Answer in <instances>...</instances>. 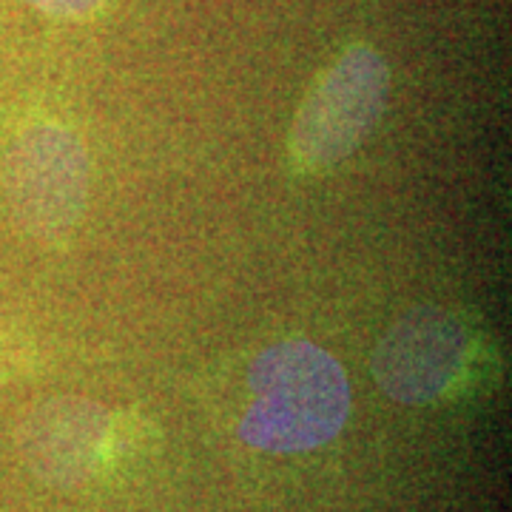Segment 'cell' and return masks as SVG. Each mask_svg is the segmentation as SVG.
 Here are the masks:
<instances>
[{
  "label": "cell",
  "mask_w": 512,
  "mask_h": 512,
  "mask_svg": "<svg viewBox=\"0 0 512 512\" xmlns=\"http://www.w3.org/2000/svg\"><path fill=\"white\" fill-rule=\"evenodd\" d=\"M9 359H23V345H18V342H6V339L0 336V370H3V365H6Z\"/></svg>",
  "instance_id": "52a82bcc"
},
{
  "label": "cell",
  "mask_w": 512,
  "mask_h": 512,
  "mask_svg": "<svg viewBox=\"0 0 512 512\" xmlns=\"http://www.w3.org/2000/svg\"><path fill=\"white\" fill-rule=\"evenodd\" d=\"M481 336L453 308L421 305L402 313L373 353V379L399 404H433L478 373Z\"/></svg>",
  "instance_id": "277c9868"
},
{
  "label": "cell",
  "mask_w": 512,
  "mask_h": 512,
  "mask_svg": "<svg viewBox=\"0 0 512 512\" xmlns=\"http://www.w3.org/2000/svg\"><path fill=\"white\" fill-rule=\"evenodd\" d=\"M348 413L350 384L342 365L313 342L288 339L251 359L237 436L262 453H311L342 433Z\"/></svg>",
  "instance_id": "6da1fadb"
},
{
  "label": "cell",
  "mask_w": 512,
  "mask_h": 512,
  "mask_svg": "<svg viewBox=\"0 0 512 512\" xmlns=\"http://www.w3.org/2000/svg\"><path fill=\"white\" fill-rule=\"evenodd\" d=\"M3 188L29 237L52 248L69 245L89 205L83 140L52 117L20 126L3 157Z\"/></svg>",
  "instance_id": "3957f363"
},
{
  "label": "cell",
  "mask_w": 512,
  "mask_h": 512,
  "mask_svg": "<svg viewBox=\"0 0 512 512\" xmlns=\"http://www.w3.org/2000/svg\"><path fill=\"white\" fill-rule=\"evenodd\" d=\"M390 94V69L367 43L342 49L319 72L293 114L288 157L299 174L342 165L379 126Z\"/></svg>",
  "instance_id": "7a4b0ae2"
},
{
  "label": "cell",
  "mask_w": 512,
  "mask_h": 512,
  "mask_svg": "<svg viewBox=\"0 0 512 512\" xmlns=\"http://www.w3.org/2000/svg\"><path fill=\"white\" fill-rule=\"evenodd\" d=\"M114 439V416L86 399H52L26 421V453L52 481L86 478Z\"/></svg>",
  "instance_id": "5b68a950"
},
{
  "label": "cell",
  "mask_w": 512,
  "mask_h": 512,
  "mask_svg": "<svg viewBox=\"0 0 512 512\" xmlns=\"http://www.w3.org/2000/svg\"><path fill=\"white\" fill-rule=\"evenodd\" d=\"M35 9L60 20H92L106 0H29Z\"/></svg>",
  "instance_id": "8992f818"
}]
</instances>
